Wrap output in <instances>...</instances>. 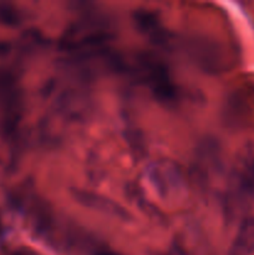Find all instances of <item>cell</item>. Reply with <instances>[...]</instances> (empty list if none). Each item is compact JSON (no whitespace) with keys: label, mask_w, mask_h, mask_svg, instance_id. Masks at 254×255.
I'll return each mask as SVG.
<instances>
[{"label":"cell","mask_w":254,"mask_h":255,"mask_svg":"<svg viewBox=\"0 0 254 255\" xmlns=\"http://www.w3.org/2000/svg\"><path fill=\"white\" fill-rule=\"evenodd\" d=\"M94 255H121V254L117 253V252L111 251V249H100V251H97Z\"/></svg>","instance_id":"30bf717a"},{"label":"cell","mask_w":254,"mask_h":255,"mask_svg":"<svg viewBox=\"0 0 254 255\" xmlns=\"http://www.w3.org/2000/svg\"><path fill=\"white\" fill-rule=\"evenodd\" d=\"M0 109L2 111L1 131L10 136L16 129L20 120V94L14 75L0 69Z\"/></svg>","instance_id":"277c9868"},{"label":"cell","mask_w":254,"mask_h":255,"mask_svg":"<svg viewBox=\"0 0 254 255\" xmlns=\"http://www.w3.org/2000/svg\"><path fill=\"white\" fill-rule=\"evenodd\" d=\"M9 51H10V45L4 41L0 42V56H5L6 54H9Z\"/></svg>","instance_id":"9c48e42d"},{"label":"cell","mask_w":254,"mask_h":255,"mask_svg":"<svg viewBox=\"0 0 254 255\" xmlns=\"http://www.w3.org/2000/svg\"><path fill=\"white\" fill-rule=\"evenodd\" d=\"M20 21L19 11L10 4H0V22L7 26H14Z\"/></svg>","instance_id":"ba28073f"},{"label":"cell","mask_w":254,"mask_h":255,"mask_svg":"<svg viewBox=\"0 0 254 255\" xmlns=\"http://www.w3.org/2000/svg\"><path fill=\"white\" fill-rule=\"evenodd\" d=\"M254 251V219H246L241 226L229 255H249Z\"/></svg>","instance_id":"52a82bcc"},{"label":"cell","mask_w":254,"mask_h":255,"mask_svg":"<svg viewBox=\"0 0 254 255\" xmlns=\"http://www.w3.org/2000/svg\"><path fill=\"white\" fill-rule=\"evenodd\" d=\"M72 194H74V198L76 199V202H79L81 206L94 209V211L100 212V213L107 214V216L116 217V218H128V213L120 204L101 196V194L82 191V189H74Z\"/></svg>","instance_id":"5b68a950"},{"label":"cell","mask_w":254,"mask_h":255,"mask_svg":"<svg viewBox=\"0 0 254 255\" xmlns=\"http://www.w3.org/2000/svg\"><path fill=\"white\" fill-rule=\"evenodd\" d=\"M112 35L106 25L96 20H80L67 29L60 41V49L75 62L104 57L110 60L107 50Z\"/></svg>","instance_id":"6da1fadb"},{"label":"cell","mask_w":254,"mask_h":255,"mask_svg":"<svg viewBox=\"0 0 254 255\" xmlns=\"http://www.w3.org/2000/svg\"><path fill=\"white\" fill-rule=\"evenodd\" d=\"M12 255H35V254L30 253V252H26V251H17V252H15Z\"/></svg>","instance_id":"8fae6325"},{"label":"cell","mask_w":254,"mask_h":255,"mask_svg":"<svg viewBox=\"0 0 254 255\" xmlns=\"http://www.w3.org/2000/svg\"><path fill=\"white\" fill-rule=\"evenodd\" d=\"M134 22L139 31L152 42L157 45L168 44V34L154 12L149 10H137L134 14Z\"/></svg>","instance_id":"8992f818"},{"label":"cell","mask_w":254,"mask_h":255,"mask_svg":"<svg viewBox=\"0 0 254 255\" xmlns=\"http://www.w3.org/2000/svg\"><path fill=\"white\" fill-rule=\"evenodd\" d=\"M137 75L151 89L152 94L159 101L173 102L177 99V89L166 65L153 55H139L136 62Z\"/></svg>","instance_id":"7a4b0ae2"},{"label":"cell","mask_w":254,"mask_h":255,"mask_svg":"<svg viewBox=\"0 0 254 255\" xmlns=\"http://www.w3.org/2000/svg\"><path fill=\"white\" fill-rule=\"evenodd\" d=\"M146 173L151 186L163 198L177 199L186 194V177L174 162L168 159L153 162L147 167Z\"/></svg>","instance_id":"3957f363"}]
</instances>
